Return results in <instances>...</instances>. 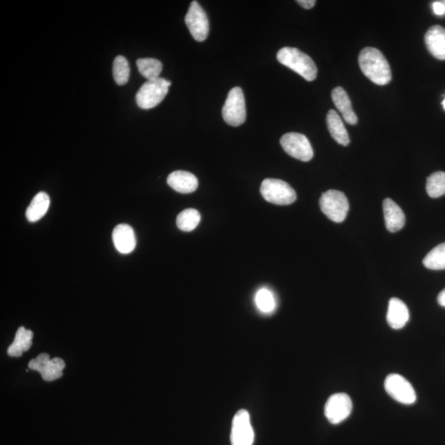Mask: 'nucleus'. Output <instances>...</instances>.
Instances as JSON below:
<instances>
[{
	"instance_id": "18",
	"label": "nucleus",
	"mask_w": 445,
	"mask_h": 445,
	"mask_svg": "<svg viewBox=\"0 0 445 445\" xmlns=\"http://www.w3.org/2000/svg\"><path fill=\"white\" fill-rule=\"evenodd\" d=\"M327 124L328 131H329L332 138H334L336 142L340 144L343 145V146H347L350 144V138H349L348 132L346 127H345L342 119H340V116L334 110H330L328 111L327 116Z\"/></svg>"
},
{
	"instance_id": "22",
	"label": "nucleus",
	"mask_w": 445,
	"mask_h": 445,
	"mask_svg": "<svg viewBox=\"0 0 445 445\" xmlns=\"http://www.w3.org/2000/svg\"><path fill=\"white\" fill-rule=\"evenodd\" d=\"M423 264L430 270L445 269V243L438 245L428 253L423 260Z\"/></svg>"
},
{
	"instance_id": "17",
	"label": "nucleus",
	"mask_w": 445,
	"mask_h": 445,
	"mask_svg": "<svg viewBox=\"0 0 445 445\" xmlns=\"http://www.w3.org/2000/svg\"><path fill=\"white\" fill-rule=\"evenodd\" d=\"M332 98L336 107L343 114L344 120L353 126L356 124L358 122L357 116L353 111L351 102L347 91L342 87H338L332 90Z\"/></svg>"
},
{
	"instance_id": "31",
	"label": "nucleus",
	"mask_w": 445,
	"mask_h": 445,
	"mask_svg": "<svg viewBox=\"0 0 445 445\" xmlns=\"http://www.w3.org/2000/svg\"><path fill=\"white\" fill-rule=\"evenodd\" d=\"M33 338V332L30 330H26L25 331L23 336H22V340H21V344H22L24 342H26V340H32Z\"/></svg>"
},
{
	"instance_id": "10",
	"label": "nucleus",
	"mask_w": 445,
	"mask_h": 445,
	"mask_svg": "<svg viewBox=\"0 0 445 445\" xmlns=\"http://www.w3.org/2000/svg\"><path fill=\"white\" fill-rule=\"evenodd\" d=\"M352 411V401L347 393H336L328 398L324 409L326 417L334 425L345 421Z\"/></svg>"
},
{
	"instance_id": "7",
	"label": "nucleus",
	"mask_w": 445,
	"mask_h": 445,
	"mask_svg": "<svg viewBox=\"0 0 445 445\" xmlns=\"http://www.w3.org/2000/svg\"><path fill=\"white\" fill-rule=\"evenodd\" d=\"M384 388L390 397L402 404L411 405L417 401L413 385L400 374H389L384 381Z\"/></svg>"
},
{
	"instance_id": "20",
	"label": "nucleus",
	"mask_w": 445,
	"mask_h": 445,
	"mask_svg": "<svg viewBox=\"0 0 445 445\" xmlns=\"http://www.w3.org/2000/svg\"><path fill=\"white\" fill-rule=\"evenodd\" d=\"M136 64L140 73L148 80H155L160 78L163 64L159 60L153 58H143L137 61Z\"/></svg>"
},
{
	"instance_id": "12",
	"label": "nucleus",
	"mask_w": 445,
	"mask_h": 445,
	"mask_svg": "<svg viewBox=\"0 0 445 445\" xmlns=\"http://www.w3.org/2000/svg\"><path fill=\"white\" fill-rule=\"evenodd\" d=\"M114 246L122 254H129L135 250L136 239L134 230L127 224H118L112 232Z\"/></svg>"
},
{
	"instance_id": "8",
	"label": "nucleus",
	"mask_w": 445,
	"mask_h": 445,
	"mask_svg": "<svg viewBox=\"0 0 445 445\" xmlns=\"http://www.w3.org/2000/svg\"><path fill=\"white\" fill-rule=\"evenodd\" d=\"M281 144L284 151L294 159L309 162L314 157V149L305 135L291 132L283 135Z\"/></svg>"
},
{
	"instance_id": "2",
	"label": "nucleus",
	"mask_w": 445,
	"mask_h": 445,
	"mask_svg": "<svg viewBox=\"0 0 445 445\" xmlns=\"http://www.w3.org/2000/svg\"><path fill=\"white\" fill-rule=\"evenodd\" d=\"M277 60L281 65L292 69L307 81H314L317 78L318 69L314 61L301 50L293 47L282 48L277 53Z\"/></svg>"
},
{
	"instance_id": "4",
	"label": "nucleus",
	"mask_w": 445,
	"mask_h": 445,
	"mask_svg": "<svg viewBox=\"0 0 445 445\" xmlns=\"http://www.w3.org/2000/svg\"><path fill=\"white\" fill-rule=\"evenodd\" d=\"M261 194L265 201L278 206L290 205L297 198L292 187L280 179H265L261 183Z\"/></svg>"
},
{
	"instance_id": "25",
	"label": "nucleus",
	"mask_w": 445,
	"mask_h": 445,
	"mask_svg": "<svg viewBox=\"0 0 445 445\" xmlns=\"http://www.w3.org/2000/svg\"><path fill=\"white\" fill-rule=\"evenodd\" d=\"M113 77L114 80L118 85H124L130 78V66L126 58L118 56L115 58L113 62Z\"/></svg>"
},
{
	"instance_id": "26",
	"label": "nucleus",
	"mask_w": 445,
	"mask_h": 445,
	"mask_svg": "<svg viewBox=\"0 0 445 445\" xmlns=\"http://www.w3.org/2000/svg\"><path fill=\"white\" fill-rule=\"evenodd\" d=\"M41 376H43V378L45 381L47 382H51L55 380H58V378H61L63 376V371H58L55 373H44L41 374Z\"/></svg>"
},
{
	"instance_id": "27",
	"label": "nucleus",
	"mask_w": 445,
	"mask_h": 445,
	"mask_svg": "<svg viewBox=\"0 0 445 445\" xmlns=\"http://www.w3.org/2000/svg\"><path fill=\"white\" fill-rule=\"evenodd\" d=\"M433 10L436 15L442 16L445 14V4L440 2L433 3Z\"/></svg>"
},
{
	"instance_id": "33",
	"label": "nucleus",
	"mask_w": 445,
	"mask_h": 445,
	"mask_svg": "<svg viewBox=\"0 0 445 445\" xmlns=\"http://www.w3.org/2000/svg\"><path fill=\"white\" fill-rule=\"evenodd\" d=\"M32 340H26V342L23 343L21 344V348H22V350L23 351H28L29 349L32 347Z\"/></svg>"
},
{
	"instance_id": "11",
	"label": "nucleus",
	"mask_w": 445,
	"mask_h": 445,
	"mask_svg": "<svg viewBox=\"0 0 445 445\" xmlns=\"http://www.w3.org/2000/svg\"><path fill=\"white\" fill-rule=\"evenodd\" d=\"M230 439L232 445H252L254 442L250 415L246 410H240L235 414L232 423Z\"/></svg>"
},
{
	"instance_id": "9",
	"label": "nucleus",
	"mask_w": 445,
	"mask_h": 445,
	"mask_svg": "<svg viewBox=\"0 0 445 445\" xmlns=\"http://www.w3.org/2000/svg\"><path fill=\"white\" fill-rule=\"evenodd\" d=\"M185 23L195 41L202 43L207 39L210 32L209 19L197 1L191 2L185 17Z\"/></svg>"
},
{
	"instance_id": "15",
	"label": "nucleus",
	"mask_w": 445,
	"mask_h": 445,
	"mask_svg": "<svg viewBox=\"0 0 445 445\" xmlns=\"http://www.w3.org/2000/svg\"><path fill=\"white\" fill-rule=\"evenodd\" d=\"M425 43L432 56L440 61L445 60V29L443 27L439 25L431 27L425 36Z\"/></svg>"
},
{
	"instance_id": "32",
	"label": "nucleus",
	"mask_w": 445,
	"mask_h": 445,
	"mask_svg": "<svg viewBox=\"0 0 445 445\" xmlns=\"http://www.w3.org/2000/svg\"><path fill=\"white\" fill-rule=\"evenodd\" d=\"M437 301L440 306L445 307V289L439 294Z\"/></svg>"
},
{
	"instance_id": "34",
	"label": "nucleus",
	"mask_w": 445,
	"mask_h": 445,
	"mask_svg": "<svg viewBox=\"0 0 445 445\" xmlns=\"http://www.w3.org/2000/svg\"><path fill=\"white\" fill-rule=\"evenodd\" d=\"M23 352V351L22 350V348L19 347V348H17L15 351H12L10 356H14V357H19L22 356Z\"/></svg>"
},
{
	"instance_id": "1",
	"label": "nucleus",
	"mask_w": 445,
	"mask_h": 445,
	"mask_svg": "<svg viewBox=\"0 0 445 445\" xmlns=\"http://www.w3.org/2000/svg\"><path fill=\"white\" fill-rule=\"evenodd\" d=\"M359 65L365 76L378 85H386L392 80L388 61L380 50L366 47L360 53Z\"/></svg>"
},
{
	"instance_id": "16",
	"label": "nucleus",
	"mask_w": 445,
	"mask_h": 445,
	"mask_svg": "<svg viewBox=\"0 0 445 445\" xmlns=\"http://www.w3.org/2000/svg\"><path fill=\"white\" fill-rule=\"evenodd\" d=\"M167 182L174 191L182 194L194 193L198 187L197 177L193 173L182 170L169 174Z\"/></svg>"
},
{
	"instance_id": "35",
	"label": "nucleus",
	"mask_w": 445,
	"mask_h": 445,
	"mask_svg": "<svg viewBox=\"0 0 445 445\" xmlns=\"http://www.w3.org/2000/svg\"><path fill=\"white\" fill-rule=\"evenodd\" d=\"M443 107H444V108L445 109V98H444V102H443Z\"/></svg>"
},
{
	"instance_id": "6",
	"label": "nucleus",
	"mask_w": 445,
	"mask_h": 445,
	"mask_svg": "<svg viewBox=\"0 0 445 445\" xmlns=\"http://www.w3.org/2000/svg\"><path fill=\"white\" fill-rule=\"evenodd\" d=\"M222 114L224 122L232 127H239L246 120V103L243 91L239 87L232 89L228 93Z\"/></svg>"
},
{
	"instance_id": "24",
	"label": "nucleus",
	"mask_w": 445,
	"mask_h": 445,
	"mask_svg": "<svg viewBox=\"0 0 445 445\" xmlns=\"http://www.w3.org/2000/svg\"><path fill=\"white\" fill-rule=\"evenodd\" d=\"M255 303L257 309L264 314H272L276 310V299H274L272 291L268 289L263 288L257 291Z\"/></svg>"
},
{
	"instance_id": "29",
	"label": "nucleus",
	"mask_w": 445,
	"mask_h": 445,
	"mask_svg": "<svg viewBox=\"0 0 445 445\" xmlns=\"http://www.w3.org/2000/svg\"><path fill=\"white\" fill-rule=\"evenodd\" d=\"M52 361L59 371H63V369L65 368V364L63 360L61 359V358H54Z\"/></svg>"
},
{
	"instance_id": "21",
	"label": "nucleus",
	"mask_w": 445,
	"mask_h": 445,
	"mask_svg": "<svg viewBox=\"0 0 445 445\" xmlns=\"http://www.w3.org/2000/svg\"><path fill=\"white\" fill-rule=\"evenodd\" d=\"M201 214L195 209H186L177 215V226L179 230L190 232L195 230L201 222Z\"/></svg>"
},
{
	"instance_id": "30",
	"label": "nucleus",
	"mask_w": 445,
	"mask_h": 445,
	"mask_svg": "<svg viewBox=\"0 0 445 445\" xmlns=\"http://www.w3.org/2000/svg\"><path fill=\"white\" fill-rule=\"evenodd\" d=\"M36 360L40 362L41 364L45 365L50 360V356L47 353H43L36 357Z\"/></svg>"
},
{
	"instance_id": "19",
	"label": "nucleus",
	"mask_w": 445,
	"mask_h": 445,
	"mask_svg": "<svg viewBox=\"0 0 445 445\" xmlns=\"http://www.w3.org/2000/svg\"><path fill=\"white\" fill-rule=\"evenodd\" d=\"M50 205H51V199L47 193L43 191L37 193L32 199L26 211V217L28 221L34 223L44 217L48 211Z\"/></svg>"
},
{
	"instance_id": "23",
	"label": "nucleus",
	"mask_w": 445,
	"mask_h": 445,
	"mask_svg": "<svg viewBox=\"0 0 445 445\" xmlns=\"http://www.w3.org/2000/svg\"><path fill=\"white\" fill-rule=\"evenodd\" d=\"M426 191L431 198H438L445 195V173H432L427 178Z\"/></svg>"
},
{
	"instance_id": "28",
	"label": "nucleus",
	"mask_w": 445,
	"mask_h": 445,
	"mask_svg": "<svg viewBox=\"0 0 445 445\" xmlns=\"http://www.w3.org/2000/svg\"><path fill=\"white\" fill-rule=\"evenodd\" d=\"M297 3L305 10H311L314 7L316 1L315 0H298Z\"/></svg>"
},
{
	"instance_id": "14",
	"label": "nucleus",
	"mask_w": 445,
	"mask_h": 445,
	"mask_svg": "<svg viewBox=\"0 0 445 445\" xmlns=\"http://www.w3.org/2000/svg\"><path fill=\"white\" fill-rule=\"evenodd\" d=\"M410 314L409 307L405 303L398 298H392L389 301L387 321L393 329H402L409 321Z\"/></svg>"
},
{
	"instance_id": "5",
	"label": "nucleus",
	"mask_w": 445,
	"mask_h": 445,
	"mask_svg": "<svg viewBox=\"0 0 445 445\" xmlns=\"http://www.w3.org/2000/svg\"><path fill=\"white\" fill-rule=\"evenodd\" d=\"M319 205L327 217L336 223H342L346 219L350 207L346 195L336 190L324 193L320 198Z\"/></svg>"
},
{
	"instance_id": "3",
	"label": "nucleus",
	"mask_w": 445,
	"mask_h": 445,
	"mask_svg": "<svg viewBox=\"0 0 445 445\" xmlns=\"http://www.w3.org/2000/svg\"><path fill=\"white\" fill-rule=\"evenodd\" d=\"M171 82L163 78L148 80L136 94V102L141 109L149 110L159 105L167 96Z\"/></svg>"
},
{
	"instance_id": "13",
	"label": "nucleus",
	"mask_w": 445,
	"mask_h": 445,
	"mask_svg": "<svg viewBox=\"0 0 445 445\" xmlns=\"http://www.w3.org/2000/svg\"><path fill=\"white\" fill-rule=\"evenodd\" d=\"M387 230L391 232L401 230L405 226L406 218L401 208L393 199L387 198L382 202Z\"/></svg>"
}]
</instances>
